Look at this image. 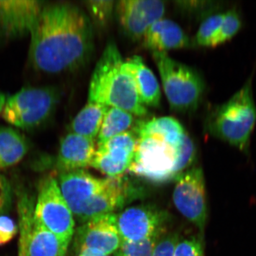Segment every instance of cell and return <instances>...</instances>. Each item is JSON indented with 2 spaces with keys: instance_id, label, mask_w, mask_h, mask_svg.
Instances as JSON below:
<instances>
[{
  "instance_id": "6da1fadb",
  "label": "cell",
  "mask_w": 256,
  "mask_h": 256,
  "mask_svg": "<svg viewBox=\"0 0 256 256\" xmlns=\"http://www.w3.org/2000/svg\"><path fill=\"white\" fill-rule=\"evenodd\" d=\"M30 36V63L42 73L74 72L94 50L92 20L72 3L45 4Z\"/></svg>"
},
{
  "instance_id": "7a4b0ae2",
  "label": "cell",
  "mask_w": 256,
  "mask_h": 256,
  "mask_svg": "<svg viewBox=\"0 0 256 256\" xmlns=\"http://www.w3.org/2000/svg\"><path fill=\"white\" fill-rule=\"evenodd\" d=\"M88 102L118 108L139 117L148 114L132 74L114 42H108L96 64L89 85Z\"/></svg>"
},
{
  "instance_id": "3957f363",
  "label": "cell",
  "mask_w": 256,
  "mask_h": 256,
  "mask_svg": "<svg viewBox=\"0 0 256 256\" xmlns=\"http://www.w3.org/2000/svg\"><path fill=\"white\" fill-rule=\"evenodd\" d=\"M252 76L226 102L216 106L206 120V130L248 154L256 126V106L252 95Z\"/></svg>"
},
{
  "instance_id": "277c9868",
  "label": "cell",
  "mask_w": 256,
  "mask_h": 256,
  "mask_svg": "<svg viewBox=\"0 0 256 256\" xmlns=\"http://www.w3.org/2000/svg\"><path fill=\"white\" fill-rule=\"evenodd\" d=\"M152 53L171 108L184 112L196 110L206 87L202 76L194 68L173 60L165 52Z\"/></svg>"
},
{
  "instance_id": "5b68a950",
  "label": "cell",
  "mask_w": 256,
  "mask_h": 256,
  "mask_svg": "<svg viewBox=\"0 0 256 256\" xmlns=\"http://www.w3.org/2000/svg\"><path fill=\"white\" fill-rule=\"evenodd\" d=\"M60 98L54 87L24 88L6 98L2 117L20 129H36L52 117Z\"/></svg>"
},
{
  "instance_id": "8992f818",
  "label": "cell",
  "mask_w": 256,
  "mask_h": 256,
  "mask_svg": "<svg viewBox=\"0 0 256 256\" xmlns=\"http://www.w3.org/2000/svg\"><path fill=\"white\" fill-rule=\"evenodd\" d=\"M34 220L54 234L60 240L63 252L66 256L74 234V215L64 200L54 176H47L40 182L36 204L34 210Z\"/></svg>"
},
{
  "instance_id": "52a82bcc",
  "label": "cell",
  "mask_w": 256,
  "mask_h": 256,
  "mask_svg": "<svg viewBox=\"0 0 256 256\" xmlns=\"http://www.w3.org/2000/svg\"><path fill=\"white\" fill-rule=\"evenodd\" d=\"M137 146L128 171L153 183L176 178V148L156 136L137 138Z\"/></svg>"
},
{
  "instance_id": "ba28073f",
  "label": "cell",
  "mask_w": 256,
  "mask_h": 256,
  "mask_svg": "<svg viewBox=\"0 0 256 256\" xmlns=\"http://www.w3.org/2000/svg\"><path fill=\"white\" fill-rule=\"evenodd\" d=\"M173 191L176 210L201 230L206 226L207 210L204 175L200 168H194L178 175Z\"/></svg>"
},
{
  "instance_id": "9c48e42d",
  "label": "cell",
  "mask_w": 256,
  "mask_h": 256,
  "mask_svg": "<svg viewBox=\"0 0 256 256\" xmlns=\"http://www.w3.org/2000/svg\"><path fill=\"white\" fill-rule=\"evenodd\" d=\"M165 10V2L160 0H120L114 8L121 28L134 40L144 37L152 25L162 18Z\"/></svg>"
},
{
  "instance_id": "30bf717a",
  "label": "cell",
  "mask_w": 256,
  "mask_h": 256,
  "mask_svg": "<svg viewBox=\"0 0 256 256\" xmlns=\"http://www.w3.org/2000/svg\"><path fill=\"white\" fill-rule=\"evenodd\" d=\"M45 4L42 1L0 0V44L31 35Z\"/></svg>"
},
{
  "instance_id": "8fae6325",
  "label": "cell",
  "mask_w": 256,
  "mask_h": 256,
  "mask_svg": "<svg viewBox=\"0 0 256 256\" xmlns=\"http://www.w3.org/2000/svg\"><path fill=\"white\" fill-rule=\"evenodd\" d=\"M138 139L132 131L98 144L92 166L111 178H119L132 162Z\"/></svg>"
},
{
  "instance_id": "7c38bea8",
  "label": "cell",
  "mask_w": 256,
  "mask_h": 256,
  "mask_svg": "<svg viewBox=\"0 0 256 256\" xmlns=\"http://www.w3.org/2000/svg\"><path fill=\"white\" fill-rule=\"evenodd\" d=\"M58 186L76 218L80 220L92 198L107 184L108 178H98L84 170L60 172Z\"/></svg>"
},
{
  "instance_id": "4fadbf2b",
  "label": "cell",
  "mask_w": 256,
  "mask_h": 256,
  "mask_svg": "<svg viewBox=\"0 0 256 256\" xmlns=\"http://www.w3.org/2000/svg\"><path fill=\"white\" fill-rule=\"evenodd\" d=\"M75 239L77 252L89 249L106 256L117 252L122 240L116 224V214L88 220L77 229Z\"/></svg>"
},
{
  "instance_id": "5bb4252c",
  "label": "cell",
  "mask_w": 256,
  "mask_h": 256,
  "mask_svg": "<svg viewBox=\"0 0 256 256\" xmlns=\"http://www.w3.org/2000/svg\"><path fill=\"white\" fill-rule=\"evenodd\" d=\"M164 216L149 206L129 207L116 215V224L122 242H138L158 236Z\"/></svg>"
},
{
  "instance_id": "9a60e30c",
  "label": "cell",
  "mask_w": 256,
  "mask_h": 256,
  "mask_svg": "<svg viewBox=\"0 0 256 256\" xmlns=\"http://www.w3.org/2000/svg\"><path fill=\"white\" fill-rule=\"evenodd\" d=\"M96 152L95 140L70 132L62 138L56 166L60 172L92 166Z\"/></svg>"
},
{
  "instance_id": "2e32d148",
  "label": "cell",
  "mask_w": 256,
  "mask_h": 256,
  "mask_svg": "<svg viewBox=\"0 0 256 256\" xmlns=\"http://www.w3.org/2000/svg\"><path fill=\"white\" fill-rule=\"evenodd\" d=\"M144 46L152 52H165L185 48L190 40L182 28L166 18H161L153 24L144 37Z\"/></svg>"
},
{
  "instance_id": "e0dca14e",
  "label": "cell",
  "mask_w": 256,
  "mask_h": 256,
  "mask_svg": "<svg viewBox=\"0 0 256 256\" xmlns=\"http://www.w3.org/2000/svg\"><path fill=\"white\" fill-rule=\"evenodd\" d=\"M124 200L126 197L122 182L119 178H108L105 188L89 202L80 222L84 224L101 216L114 214V210L124 204Z\"/></svg>"
},
{
  "instance_id": "ac0fdd59",
  "label": "cell",
  "mask_w": 256,
  "mask_h": 256,
  "mask_svg": "<svg viewBox=\"0 0 256 256\" xmlns=\"http://www.w3.org/2000/svg\"><path fill=\"white\" fill-rule=\"evenodd\" d=\"M126 62L132 74L138 95L143 105L158 107L162 95L160 84L156 76L139 56H134Z\"/></svg>"
},
{
  "instance_id": "d6986e66",
  "label": "cell",
  "mask_w": 256,
  "mask_h": 256,
  "mask_svg": "<svg viewBox=\"0 0 256 256\" xmlns=\"http://www.w3.org/2000/svg\"><path fill=\"white\" fill-rule=\"evenodd\" d=\"M26 250L28 256H66L58 239L34 220V212L28 220Z\"/></svg>"
},
{
  "instance_id": "ffe728a7",
  "label": "cell",
  "mask_w": 256,
  "mask_h": 256,
  "mask_svg": "<svg viewBox=\"0 0 256 256\" xmlns=\"http://www.w3.org/2000/svg\"><path fill=\"white\" fill-rule=\"evenodd\" d=\"M132 132L136 138L156 136L162 138L166 142L178 146L186 133L180 122L172 117L154 118L148 120H138L134 122Z\"/></svg>"
},
{
  "instance_id": "44dd1931",
  "label": "cell",
  "mask_w": 256,
  "mask_h": 256,
  "mask_svg": "<svg viewBox=\"0 0 256 256\" xmlns=\"http://www.w3.org/2000/svg\"><path fill=\"white\" fill-rule=\"evenodd\" d=\"M28 140L14 128L0 126V170L18 164L28 153Z\"/></svg>"
},
{
  "instance_id": "7402d4cb",
  "label": "cell",
  "mask_w": 256,
  "mask_h": 256,
  "mask_svg": "<svg viewBox=\"0 0 256 256\" xmlns=\"http://www.w3.org/2000/svg\"><path fill=\"white\" fill-rule=\"evenodd\" d=\"M108 108L102 104L88 102L72 120L70 132L95 140L100 132L104 116Z\"/></svg>"
},
{
  "instance_id": "603a6c76",
  "label": "cell",
  "mask_w": 256,
  "mask_h": 256,
  "mask_svg": "<svg viewBox=\"0 0 256 256\" xmlns=\"http://www.w3.org/2000/svg\"><path fill=\"white\" fill-rule=\"evenodd\" d=\"M134 124L133 114L118 108L109 107L98 136L97 144L128 132Z\"/></svg>"
},
{
  "instance_id": "cb8c5ba5",
  "label": "cell",
  "mask_w": 256,
  "mask_h": 256,
  "mask_svg": "<svg viewBox=\"0 0 256 256\" xmlns=\"http://www.w3.org/2000/svg\"><path fill=\"white\" fill-rule=\"evenodd\" d=\"M224 18V12H218L208 16L202 22L194 38L198 46L215 47L222 30Z\"/></svg>"
},
{
  "instance_id": "d4e9b609",
  "label": "cell",
  "mask_w": 256,
  "mask_h": 256,
  "mask_svg": "<svg viewBox=\"0 0 256 256\" xmlns=\"http://www.w3.org/2000/svg\"><path fill=\"white\" fill-rule=\"evenodd\" d=\"M34 210V204L28 194H22L18 198V256H28L26 250V232H28V218L33 213Z\"/></svg>"
},
{
  "instance_id": "484cf974",
  "label": "cell",
  "mask_w": 256,
  "mask_h": 256,
  "mask_svg": "<svg viewBox=\"0 0 256 256\" xmlns=\"http://www.w3.org/2000/svg\"><path fill=\"white\" fill-rule=\"evenodd\" d=\"M196 156V149L191 137L186 132L176 146V158L174 173L176 178L186 171L188 166L193 164Z\"/></svg>"
},
{
  "instance_id": "4316f807",
  "label": "cell",
  "mask_w": 256,
  "mask_h": 256,
  "mask_svg": "<svg viewBox=\"0 0 256 256\" xmlns=\"http://www.w3.org/2000/svg\"><path fill=\"white\" fill-rule=\"evenodd\" d=\"M114 2L112 0H92L85 4L92 20L100 26H105L110 22L114 14Z\"/></svg>"
},
{
  "instance_id": "83f0119b",
  "label": "cell",
  "mask_w": 256,
  "mask_h": 256,
  "mask_svg": "<svg viewBox=\"0 0 256 256\" xmlns=\"http://www.w3.org/2000/svg\"><path fill=\"white\" fill-rule=\"evenodd\" d=\"M242 18L236 9L224 12V18L222 30L216 42V46L233 38L242 28Z\"/></svg>"
},
{
  "instance_id": "f1b7e54d",
  "label": "cell",
  "mask_w": 256,
  "mask_h": 256,
  "mask_svg": "<svg viewBox=\"0 0 256 256\" xmlns=\"http://www.w3.org/2000/svg\"><path fill=\"white\" fill-rule=\"evenodd\" d=\"M158 236L138 242H122L116 256H152Z\"/></svg>"
},
{
  "instance_id": "f546056e",
  "label": "cell",
  "mask_w": 256,
  "mask_h": 256,
  "mask_svg": "<svg viewBox=\"0 0 256 256\" xmlns=\"http://www.w3.org/2000/svg\"><path fill=\"white\" fill-rule=\"evenodd\" d=\"M174 256H204L202 239L193 237L180 240L175 248Z\"/></svg>"
},
{
  "instance_id": "4dcf8cb0",
  "label": "cell",
  "mask_w": 256,
  "mask_h": 256,
  "mask_svg": "<svg viewBox=\"0 0 256 256\" xmlns=\"http://www.w3.org/2000/svg\"><path fill=\"white\" fill-rule=\"evenodd\" d=\"M180 242L178 234H169L158 240L152 256H174L175 248Z\"/></svg>"
},
{
  "instance_id": "1f68e13d",
  "label": "cell",
  "mask_w": 256,
  "mask_h": 256,
  "mask_svg": "<svg viewBox=\"0 0 256 256\" xmlns=\"http://www.w3.org/2000/svg\"><path fill=\"white\" fill-rule=\"evenodd\" d=\"M18 226L9 216L0 215V246L8 244L18 234Z\"/></svg>"
},
{
  "instance_id": "d6a6232c",
  "label": "cell",
  "mask_w": 256,
  "mask_h": 256,
  "mask_svg": "<svg viewBox=\"0 0 256 256\" xmlns=\"http://www.w3.org/2000/svg\"><path fill=\"white\" fill-rule=\"evenodd\" d=\"M11 201V188L4 176L0 174V215L6 210Z\"/></svg>"
},
{
  "instance_id": "836d02e7",
  "label": "cell",
  "mask_w": 256,
  "mask_h": 256,
  "mask_svg": "<svg viewBox=\"0 0 256 256\" xmlns=\"http://www.w3.org/2000/svg\"><path fill=\"white\" fill-rule=\"evenodd\" d=\"M78 256H108L104 255L101 252H95V250H89V249H82L78 252Z\"/></svg>"
},
{
  "instance_id": "e575fe53",
  "label": "cell",
  "mask_w": 256,
  "mask_h": 256,
  "mask_svg": "<svg viewBox=\"0 0 256 256\" xmlns=\"http://www.w3.org/2000/svg\"><path fill=\"white\" fill-rule=\"evenodd\" d=\"M6 98L4 94L0 92V114H2V112L3 108H4V106L5 104V102H6Z\"/></svg>"
}]
</instances>
